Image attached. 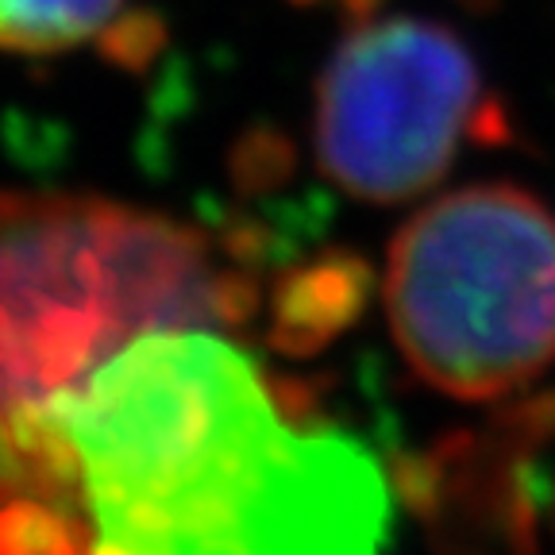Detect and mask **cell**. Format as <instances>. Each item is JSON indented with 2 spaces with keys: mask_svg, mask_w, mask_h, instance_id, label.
<instances>
[{
  "mask_svg": "<svg viewBox=\"0 0 555 555\" xmlns=\"http://www.w3.org/2000/svg\"><path fill=\"white\" fill-rule=\"evenodd\" d=\"M89 555H378L390 486L356 436L289 416L217 328H158L54 409Z\"/></svg>",
  "mask_w": 555,
  "mask_h": 555,
  "instance_id": "1",
  "label": "cell"
},
{
  "mask_svg": "<svg viewBox=\"0 0 555 555\" xmlns=\"http://www.w3.org/2000/svg\"><path fill=\"white\" fill-rule=\"evenodd\" d=\"M366 297V267L356 259H321L317 267L297 270L274 289L270 305V336L286 351H312L332 339L359 312Z\"/></svg>",
  "mask_w": 555,
  "mask_h": 555,
  "instance_id": "6",
  "label": "cell"
},
{
  "mask_svg": "<svg viewBox=\"0 0 555 555\" xmlns=\"http://www.w3.org/2000/svg\"><path fill=\"white\" fill-rule=\"evenodd\" d=\"M259 309L255 251L86 193H0V460L143 332Z\"/></svg>",
  "mask_w": 555,
  "mask_h": 555,
  "instance_id": "2",
  "label": "cell"
},
{
  "mask_svg": "<svg viewBox=\"0 0 555 555\" xmlns=\"http://www.w3.org/2000/svg\"><path fill=\"white\" fill-rule=\"evenodd\" d=\"M386 312L433 390L517 393L555 363V212L517 185L436 197L393 240Z\"/></svg>",
  "mask_w": 555,
  "mask_h": 555,
  "instance_id": "3",
  "label": "cell"
},
{
  "mask_svg": "<svg viewBox=\"0 0 555 555\" xmlns=\"http://www.w3.org/2000/svg\"><path fill=\"white\" fill-rule=\"evenodd\" d=\"M86 43L139 62L155 47V27L131 20L128 0H0V51L62 54Z\"/></svg>",
  "mask_w": 555,
  "mask_h": 555,
  "instance_id": "5",
  "label": "cell"
},
{
  "mask_svg": "<svg viewBox=\"0 0 555 555\" xmlns=\"http://www.w3.org/2000/svg\"><path fill=\"white\" fill-rule=\"evenodd\" d=\"M470 139H505V116L470 47L425 16H378L347 31L317 81V163L351 197H416Z\"/></svg>",
  "mask_w": 555,
  "mask_h": 555,
  "instance_id": "4",
  "label": "cell"
}]
</instances>
